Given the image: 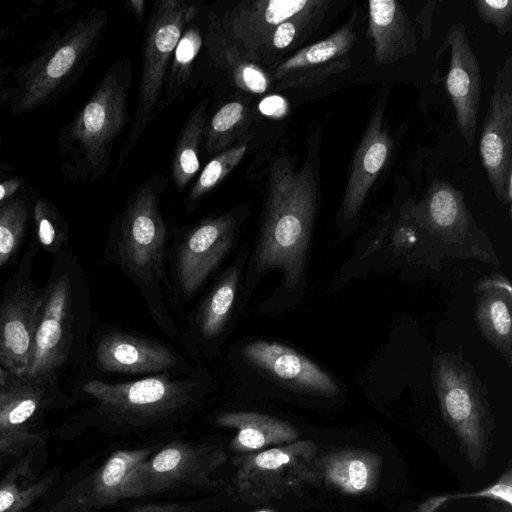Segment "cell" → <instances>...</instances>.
Listing matches in <instances>:
<instances>
[{"mask_svg":"<svg viewBox=\"0 0 512 512\" xmlns=\"http://www.w3.org/2000/svg\"><path fill=\"white\" fill-rule=\"evenodd\" d=\"M318 138L314 136L309 143L300 167L284 152L269 160L258 230L243 277L244 307L268 273L278 271L281 280L255 308V315H272L288 308L302 286L319 198Z\"/></svg>","mask_w":512,"mask_h":512,"instance_id":"obj_1","label":"cell"},{"mask_svg":"<svg viewBox=\"0 0 512 512\" xmlns=\"http://www.w3.org/2000/svg\"><path fill=\"white\" fill-rule=\"evenodd\" d=\"M167 184V177L156 174L136 187L111 223L103 254L104 264L115 265L139 290L159 329L181 342L182 331L165 304L168 232L160 201Z\"/></svg>","mask_w":512,"mask_h":512,"instance_id":"obj_2","label":"cell"},{"mask_svg":"<svg viewBox=\"0 0 512 512\" xmlns=\"http://www.w3.org/2000/svg\"><path fill=\"white\" fill-rule=\"evenodd\" d=\"M93 326L90 289L77 256H54L42 297L25 379L58 382L69 368L87 364Z\"/></svg>","mask_w":512,"mask_h":512,"instance_id":"obj_3","label":"cell"},{"mask_svg":"<svg viewBox=\"0 0 512 512\" xmlns=\"http://www.w3.org/2000/svg\"><path fill=\"white\" fill-rule=\"evenodd\" d=\"M108 19L105 8L94 7L54 31L33 58L11 72L0 106L18 116L66 96L92 61Z\"/></svg>","mask_w":512,"mask_h":512,"instance_id":"obj_4","label":"cell"},{"mask_svg":"<svg viewBox=\"0 0 512 512\" xmlns=\"http://www.w3.org/2000/svg\"><path fill=\"white\" fill-rule=\"evenodd\" d=\"M132 84L130 61H116L58 133L60 171L71 183L93 184L108 173L114 143L129 123Z\"/></svg>","mask_w":512,"mask_h":512,"instance_id":"obj_5","label":"cell"},{"mask_svg":"<svg viewBox=\"0 0 512 512\" xmlns=\"http://www.w3.org/2000/svg\"><path fill=\"white\" fill-rule=\"evenodd\" d=\"M204 367L188 374L163 373L118 382L88 378L81 392L103 419L123 427H146L197 410L216 389Z\"/></svg>","mask_w":512,"mask_h":512,"instance_id":"obj_6","label":"cell"},{"mask_svg":"<svg viewBox=\"0 0 512 512\" xmlns=\"http://www.w3.org/2000/svg\"><path fill=\"white\" fill-rule=\"evenodd\" d=\"M230 384L251 397L280 394L334 396L339 386L321 367L292 347L250 336L226 347Z\"/></svg>","mask_w":512,"mask_h":512,"instance_id":"obj_7","label":"cell"},{"mask_svg":"<svg viewBox=\"0 0 512 512\" xmlns=\"http://www.w3.org/2000/svg\"><path fill=\"white\" fill-rule=\"evenodd\" d=\"M249 215V207L242 205L177 229L167 248L168 298L176 307L190 302L236 250Z\"/></svg>","mask_w":512,"mask_h":512,"instance_id":"obj_8","label":"cell"},{"mask_svg":"<svg viewBox=\"0 0 512 512\" xmlns=\"http://www.w3.org/2000/svg\"><path fill=\"white\" fill-rule=\"evenodd\" d=\"M199 9L196 3L184 0L153 2L144 31L142 66L132 126L118 157L114 177L158 113L173 52L186 26L198 16Z\"/></svg>","mask_w":512,"mask_h":512,"instance_id":"obj_9","label":"cell"},{"mask_svg":"<svg viewBox=\"0 0 512 512\" xmlns=\"http://www.w3.org/2000/svg\"><path fill=\"white\" fill-rule=\"evenodd\" d=\"M250 248L236 250L232 261L217 275L196 306L187 315L182 330L183 352L202 364L220 357L238 317L244 313L243 277Z\"/></svg>","mask_w":512,"mask_h":512,"instance_id":"obj_10","label":"cell"},{"mask_svg":"<svg viewBox=\"0 0 512 512\" xmlns=\"http://www.w3.org/2000/svg\"><path fill=\"white\" fill-rule=\"evenodd\" d=\"M87 363L100 375L139 378L188 374L203 366L164 341L105 323L92 336Z\"/></svg>","mask_w":512,"mask_h":512,"instance_id":"obj_11","label":"cell"},{"mask_svg":"<svg viewBox=\"0 0 512 512\" xmlns=\"http://www.w3.org/2000/svg\"><path fill=\"white\" fill-rule=\"evenodd\" d=\"M312 440L292 443L236 457V484L241 498L250 503L280 499L306 485L316 486Z\"/></svg>","mask_w":512,"mask_h":512,"instance_id":"obj_12","label":"cell"},{"mask_svg":"<svg viewBox=\"0 0 512 512\" xmlns=\"http://www.w3.org/2000/svg\"><path fill=\"white\" fill-rule=\"evenodd\" d=\"M38 249L35 241L28 244L0 293V363L21 379L29 368L42 297V288L31 276Z\"/></svg>","mask_w":512,"mask_h":512,"instance_id":"obj_13","label":"cell"},{"mask_svg":"<svg viewBox=\"0 0 512 512\" xmlns=\"http://www.w3.org/2000/svg\"><path fill=\"white\" fill-rule=\"evenodd\" d=\"M226 460L218 445L170 443L134 468L126 484L127 496L138 498L184 485H206Z\"/></svg>","mask_w":512,"mask_h":512,"instance_id":"obj_14","label":"cell"},{"mask_svg":"<svg viewBox=\"0 0 512 512\" xmlns=\"http://www.w3.org/2000/svg\"><path fill=\"white\" fill-rule=\"evenodd\" d=\"M434 380L445 421L458 437L471 465L482 467L484 414L472 373L455 358L440 356L435 361Z\"/></svg>","mask_w":512,"mask_h":512,"instance_id":"obj_15","label":"cell"},{"mask_svg":"<svg viewBox=\"0 0 512 512\" xmlns=\"http://www.w3.org/2000/svg\"><path fill=\"white\" fill-rule=\"evenodd\" d=\"M358 18L355 9L336 31L264 70L270 86L277 90L314 88L347 72L357 42Z\"/></svg>","mask_w":512,"mask_h":512,"instance_id":"obj_16","label":"cell"},{"mask_svg":"<svg viewBox=\"0 0 512 512\" xmlns=\"http://www.w3.org/2000/svg\"><path fill=\"white\" fill-rule=\"evenodd\" d=\"M480 157L494 194L502 204L512 200V57L497 72L485 114Z\"/></svg>","mask_w":512,"mask_h":512,"instance_id":"obj_17","label":"cell"},{"mask_svg":"<svg viewBox=\"0 0 512 512\" xmlns=\"http://www.w3.org/2000/svg\"><path fill=\"white\" fill-rule=\"evenodd\" d=\"M392 146L382 106L378 105L351 160L338 213L342 223L352 222L360 215L372 185L391 155Z\"/></svg>","mask_w":512,"mask_h":512,"instance_id":"obj_18","label":"cell"},{"mask_svg":"<svg viewBox=\"0 0 512 512\" xmlns=\"http://www.w3.org/2000/svg\"><path fill=\"white\" fill-rule=\"evenodd\" d=\"M155 447L118 450L87 478L71 487L47 512H90L127 499L126 484L134 468Z\"/></svg>","mask_w":512,"mask_h":512,"instance_id":"obj_19","label":"cell"},{"mask_svg":"<svg viewBox=\"0 0 512 512\" xmlns=\"http://www.w3.org/2000/svg\"><path fill=\"white\" fill-rule=\"evenodd\" d=\"M345 5L346 1L313 0L307 9L272 30L248 62L266 70L296 51L325 38Z\"/></svg>","mask_w":512,"mask_h":512,"instance_id":"obj_20","label":"cell"},{"mask_svg":"<svg viewBox=\"0 0 512 512\" xmlns=\"http://www.w3.org/2000/svg\"><path fill=\"white\" fill-rule=\"evenodd\" d=\"M445 44L450 46L446 88L454 106L461 135L469 147L474 145L481 95V70L470 45L465 26L453 24Z\"/></svg>","mask_w":512,"mask_h":512,"instance_id":"obj_21","label":"cell"},{"mask_svg":"<svg viewBox=\"0 0 512 512\" xmlns=\"http://www.w3.org/2000/svg\"><path fill=\"white\" fill-rule=\"evenodd\" d=\"M69 400L58 382L23 379L0 394V439H32V425L47 410Z\"/></svg>","mask_w":512,"mask_h":512,"instance_id":"obj_22","label":"cell"},{"mask_svg":"<svg viewBox=\"0 0 512 512\" xmlns=\"http://www.w3.org/2000/svg\"><path fill=\"white\" fill-rule=\"evenodd\" d=\"M382 458L362 449H345L316 456V487L320 484L348 496L367 494L377 486Z\"/></svg>","mask_w":512,"mask_h":512,"instance_id":"obj_23","label":"cell"},{"mask_svg":"<svg viewBox=\"0 0 512 512\" xmlns=\"http://www.w3.org/2000/svg\"><path fill=\"white\" fill-rule=\"evenodd\" d=\"M367 35L373 41L374 59L378 65L393 64L416 52L413 24L398 1L368 2Z\"/></svg>","mask_w":512,"mask_h":512,"instance_id":"obj_24","label":"cell"},{"mask_svg":"<svg viewBox=\"0 0 512 512\" xmlns=\"http://www.w3.org/2000/svg\"><path fill=\"white\" fill-rule=\"evenodd\" d=\"M217 425L236 431L231 448L236 452H255L297 441L299 431L291 423L253 410H226L215 417Z\"/></svg>","mask_w":512,"mask_h":512,"instance_id":"obj_25","label":"cell"},{"mask_svg":"<svg viewBox=\"0 0 512 512\" xmlns=\"http://www.w3.org/2000/svg\"><path fill=\"white\" fill-rule=\"evenodd\" d=\"M476 318L486 338L511 363V299L509 281L502 276L486 278L478 285Z\"/></svg>","mask_w":512,"mask_h":512,"instance_id":"obj_26","label":"cell"},{"mask_svg":"<svg viewBox=\"0 0 512 512\" xmlns=\"http://www.w3.org/2000/svg\"><path fill=\"white\" fill-rule=\"evenodd\" d=\"M203 46L214 64L226 73L228 80L242 97L251 99L252 96L261 95L270 88L266 72L246 61L225 41L212 13H209Z\"/></svg>","mask_w":512,"mask_h":512,"instance_id":"obj_27","label":"cell"},{"mask_svg":"<svg viewBox=\"0 0 512 512\" xmlns=\"http://www.w3.org/2000/svg\"><path fill=\"white\" fill-rule=\"evenodd\" d=\"M208 98L192 108L177 139L171 160V177L179 192L189 185L200 168L199 153L208 120Z\"/></svg>","mask_w":512,"mask_h":512,"instance_id":"obj_28","label":"cell"},{"mask_svg":"<svg viewBox=\"0 0 512 512\" xmlns=\"http://www.w3.org/2000/svg\"><path fill=\"white\" fill-rule=\"evenodd\" d=\"M250 101L239 96L223 104L207 120L203 139L206 155L214 157L250 135L248 129L253 121Z\"/></svg>","mask_w":512,"mask_h":512,"instance_id":"obj_29","label":"cell"},{"mask_svg":"<svg viewBox=\"0 0 512 512\" xmlns=\"http://www.w3.org/2000/svg\"><path fill=\"white\" fill-rule=\"evenodd\" d=\"M196 18L186 26L173 52L158 112L181 99L189 89L194 65L204 42V34Z\"/></svg>","mask_w":512,"mask_h":512,"instance_id":"obj_30","label":"cell"},{"mask_svg":"<svg viewBox=\"0 0 512 512\" xmlns=\"http://www.w3.org/2000/svg\"><path fill=\"white\" fill-rule=\"evenodd\" d=\"M426 215L432 229L440 236L455 239L468 225V212L463 196L449 184L432 186L425 202Z\"/></svg>","mask_w":512,"mask_h":512,"instance_id":"obj_31","label":"cell"},{"mask_svg":"<svg viewBox=\"0 0 512 512\" xmlns=\"http://www.w3.org/2000/svg\"><path fill=\"white\" fill-rule=\"evenodd\" d=\"M252 139L253 135H248L234 146L215 155L206 164L185 199L186 209L194 208L239 165L248 153Z\"/></svg>","mask_w":512,"mask_h":512,"instance_id":"obj_32","label":"cell"},{"mask_svg":"<svg viewBox=\"0 0 512 512\" xmlns=\"http://www.w3.org/2000/svg\"><path fill=\"white\" fill-rule=\"evenodd\" d=\"M35 242L47 253L56 256L68 243V223L47 198L38 196L31 202Z\"/></svg>","mask_w":512,"mask_h":512,"instance_id":"obj_33","label":"cell"},{"mask_svg":"<svg viewBox=\"0 0 512 512\" xmlns=\"http://www.w3.org/2000/svg\"><path fill=\"white\" fill-rule=\"evenodd\" d=\"M30 212L26 193L0 205V270L25 238Z\"/></svg>","mask_w":512,"mask_h":512,"instance_id":"obj_34","label":"cell"},{"mask_svg":"<svg viewBox=\"0 0 512 512\" xmlns=\"http://www.w3.org/2000/svg\"><path fill=\"white\" fill-rule=\"evenodd\" d=\"M23 469L12 471L0 485V512H23L43 496L56 480V472L36 480H18Z\"/></svg>","mask_w":512,"mask_h":512,"instance_id":"obj_35","label":"cell"},{"mask_svg":"<svg viewBox=\"0 0 512 512\" xmlns=\"http://www.w3.org/2000/svg\"><path fill=\"white\" fill-rule=\"evenodd\" d=\"M474 4L479 18L488 24H493L501 36L511 32V0H476Z\"/></svg>","mask_w":512,"mask_h":512,"instance_id":"obj_36","label":"cell"},{"mask_svg":"<svg viewBox=\"0 0 512 512\" xmlns=\"http://www.w3.org/2000/svg\"><path fill=\"white\" fill-rule=\"evenodd\" d=\"M489 498L512 505V472L508 469L492 485L473 493L455 495V498Z\"/></svg>","mask_w":512,"mask_h":512,"instance_id":"obj_37","label":"cell"},{"mask_svg":"<svg viewBox=\"0 0 512 512\" xmlns=\"http://www.w3.org/2000/svg\"><path fill=\"white\" fill-rule=\"evenodd\" d=\"M24 178L7 163L0 164V205L26 193Z\"/></svg>","mask_w":512,"mask_h":512,"instance_id":"obj_38","label":"cell"},{"mask_svg":"<svg viewBox=\"0 0 512 512\" xmlns=\"http://www.w3.org/2000/svg\"><path fill=\"white\" fill-rule=\"evenodd\" d=\"M126 512H192L189 508L174 504H146L133 507Z\"/></svg>","mask_w":512,"mask_h":512,"instance_id":"obj_39","label":"cell"},{"mask_svg":"<svg viewBox=\"0 0 512 512\" xmlns=\"http://www.w3.org/2000/svg\"><path fill=\"white\" fill-rule=\"evenodd\" d=\"M22 380L0 363V394L11 389Z\"/></svg>","mask_w":512,"mask_h":512,"instance_id":"obj_40","label":"cell"},{"mask_svg":"<svg viewBox=\"0 0 512 512\" xmlns=\"http://www.w3.org/2000/svg\"><path fill=\"white\" fill-rule=\"evenodd\" d=\"M127 4L138 20L142 21L145 12V2L143 0H131Z\"/></svg>","mask_w":512,"mask_h":512,"instance_id":"obj_41","label":"cell"},{"mask_svg":"<svg viewBox=\"0 0 512 512\" xmlns=\"http://www.w3.org/2000/svg\"><path fill=\"white\" fill-rule=\"evenodd\" d=\"M28 441V439H19V438H9L6 439L0 445V460L1 458L10 450H12L17 444H21Z\"/></svg>","mask_w":512,"mask_h":512,"instance_id":"obj_42","label":"cell"},{"mask_svg":"<svg viewBox=\"0 0 512 512\" xmlns=\"http://www.w3.org/2000/svg\"><path fill=\"white\" fill-rule=\"evenodd\" d=\"M10 74V69L0 64V91L7 84Z\"/></svg>","mask_w":512,"mask_h":512,"instance_id":"obj_43","label":"cell"},{"mask_svg":"<svg viewBox=\"0 0 512 512\" xmlns=\"http://www.w3.org/2000/svg\"><path fill=\"white\" fill-rule=\"evenodd\" d=\"M14 34V30L10 28H0V42L10 38Z\"/></svg>","mask_w":512,"mask_h":512,"instance_id":"obj_44","label":"cell"},{"mask_svg":"<svg viewBox=\"0 0 512 512\" xmlns=\"http://www.w3.org/2000/svg\"><path fill=\"white\" fill-rule=\"evenodd\" d=\"M254 512H277V511L272 510V509H261V510H257V511H254Z\"/></svg>","mask_w":512,"mask_h":512,"instance_id":"obj_45","label":"cell"},{"mask_svg":"<svg viewBox=\"0 0 512 512\" xmlns=\"http://www.w3.org/2000/svg\"><path fill=\"white\" fill-rule=\"evenodd\" d=\"M6 439H9V438H3V439H0V445L6 440ZM21 439V438H19Z\"/></svg>","mask_w":512,"mask_h":512,"instance_id":"obj_46","label":"cell"},{"mask_svg":"<svg viewBox=\"0 0 512 512\" xmlns=\"http://www.w3.org/2000/svg\"><path fill=\"white\" fill-rule=\"evenodd\" d=\"M1 145H2V138H1V136H0V148H1Z\"/></svg>","mask_w":512,"mask_h":512,"instance_id":"obj_47","label":"cell"}]
</instances>
